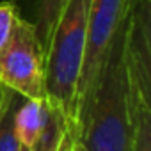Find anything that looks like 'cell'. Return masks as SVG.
<instances>
[{
	"mask_svg": "<svg viewBox=\"0 0 151 151\" xmlns=\"http://www.w3.org/2000/svg\"><path fill=\"white\" fill-rule=\"evenodd\" d=\"M64 151H84V149L80 147L78 140H75V142H71L69 146H66V147H64Z\"/></svg>",
	"mask_w": 151,
	"mask_h": 151,
	"instance_id": "11",
	"label": "cell"
},
{
	"mask_svg": "<svg viewBox=\"0 0 151 151\" xmlns=\"http://www.w3.org/2000/svg\"><path fill=\"white\" fill-rule=\"evenodd\" d=\"M130 151H151V114L132 116Z\"/></svg>",
	"mask_w": 151,
	"mask_h": 151,
	"instance_id": "7",
	"label": "cell"
},
{
	"mask_svg": "<svg viewBox=\"0 0 151 151\" xmlns=\"http://www.w3.org/2000/svg\"><path fill=\"white\" fill-rule=\"evenodd\" d=\"M126 7L128 0H91L86 55L78 82V121L93 94L109 46L126 14Z\"/></svg>",
	"mask_w": 151,
	"mask_h": 151,
	"instance_id": "4",
	"label": "cell"
},
{
	"mask_svg": "<svg viewBox=\"0 0 151 151\" xmlns=\"http://www.w3.org/2000/svg\"><path fill=\"white\" fill-rule=\"evenodd\" d=\"M91 0H66L45 50L46 101L62 112L78 135V82L87 43Z\"/></svg>",
	"mask_w": 151,
	"mask_h": 151,
	"instance_id": "2",
	"label": "cell"
},
{
	"mask_svg": "<svg viewBox=\"0 0 151 151\" xmlns=\"http://www.w3.org/2000/svg\"><path fill=\"white\" fill-rule=\"evenodd\" d=\"M132 105L124 69V18L109 46L93 94L80 114L84 151H130Z\"/></svg>",
	"mask_w": 151,
	"mask_h": 151,
	"instance_id": "1",
	"label": "cell"
},
{
	"mask_svg": "<svg viewBox=\"0 0 151 151\" xmlns=\"http://www.w3.org/2000/svg\"><path fill=\"white\" fill-rule=\"evenodd\" d=\"M16 100H18V94L14 96L11 107L7 109L6 116L0 121V151H23L20 139L16 135V130H14V117H13Z\"/></svg>",
	"mask_w": 151,
	"mask_h": 151,
	"instance_id": "8",
	"label": "cell"
},
{
	"mask_svg": "<svg viewBox=\"0 0 151 151\" xmlns=\"http://www.w3.org/2000/svg\"><path fill=\"white\" fill-rule=\"evenodd\" d=\"M0 82L22 98L46 100L45 48L34 23L22 14L9 43L0 52Z\"/></svg>",
	"mask_w": 151,
	"mask_h": 151,
	"instance_id": "3",
	"label": "cell"
},
{
	"mask_svg": "<svg viewBox=\"0 0 151 151\" xmlns=\"http://www.w3.org/2000/svg\"><path fill=\"white\" fill-rule=\"evenodd\" d=\"M14 96H16V93H14V91H11L7 86H4L2 82H0V121H2V117L6 116L7 109L11 107V103H13Z\"/></svg>",
	"mask_w": 151,
	"mask_h": 151,
	"instance_id": "10",
	"label": "cell"
},
{
	"mask_svg": "<svg viewBox=\"0 0 151 151\" xmlns=\"http://www.w3.org/2000/svg\"><path fill=\"white\" fill-rule=\"evenodd\" d=\"M45 101L46 100H29L18 96L16 105H14V130L20 139L22 149L30 151L34 146L37 133L43 124V116H45Z\"/></svg>",
	"mask_w": 151,
	"mask_h": 151,
	"instance_id": "5",
	"label": "cell"
},
{
	"mask_svg": "<svg viewBox=\"0 0 151 151\" xmlns=\"http://www.w3.org/2000/svg\"><path fill=\"white\" fill-rule=\"evenodd\" d=\"M18 16H20V9L13 0H4V2H0V52H2L6 48V45L9 43Z\"/></svg>",
	"mask_w": 151,
	"mask_h": 151,
	"instance_id": "9",
	"label": "cell"
},
{
	"mask_svg": "<svg viewBox=\"0 0 151 151\" xmlns=\"http://www.w3.org/2000/svg\"><path fill=\"white\" fill-rule=\"evenodd\" d=\"M66 4V0H36V11H34V27L41 39L43 48L46 50L55 23L60 16V11Z\"/></svg>",
	"mask_w": 151,
	"mask_h": 151,
	"instance_id": "6",
	"label": "cell"
}]
</instances>
